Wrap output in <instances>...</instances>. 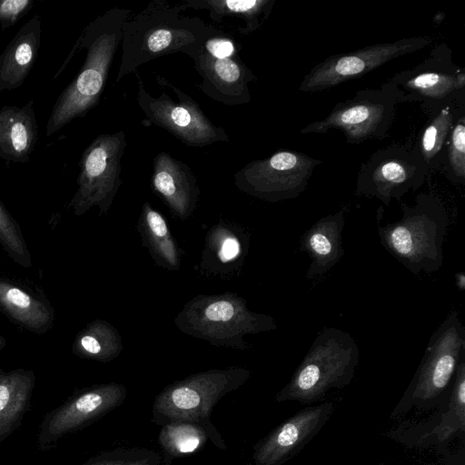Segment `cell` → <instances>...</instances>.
<instances>
[{
  "instance_id": "obj_18",
  "label": "cell",
  "mask_w": 465,
  "mask_h": 465,
  "mask_svg": "<svg viewBox=\"0 0 465 465\" xmlns=\"http://www.w3.org/2000/svg\"><path fill=\"white\" fill-rule=\"evenodd\" d=\"M193 60L194 69L202 77L200 89L205 95L226 105L251 102L249 84L257 77L241 60L239 54L218 58L202 49Z\"/></svg>"
},
{
  "instance_id": "obj_35",
  "label": "cell",
  "mask_w": 465,
  "mask_h": 465,
  "mask_svg": "<svg viewBox=\"0 0 465 465\" xmlns=\"http://www.w3.org/2000/svg\"><path fill=\"white\" fill-rule=\"evenodd\" d=\"M455 285L460 291L465 290V275L462 272L455 273Z\"/></svg>"
},
{
  "instance_id": "obj_29",
  "label": "cell",
  "mask_w": 465,
  "mask_h": 465,
  "mask_svg": "<svg viewBox=\"0 0 465 465\" xmlns=\"http://www.w3.org/2000/svg\"><path fill=\"white\" fill-rule=\"evenodd\" d=\"M457 103V102H455ZM448 104L438 111L421 132L416 147L429 170L437 167L440 155L447 143L458 113L454 104Z\"/></svg>"
},
{
  "instance_id": "obj_34",
  "label": "cell",
  "mask_w": 465,
  "mask_h": 465,
  "mask_svg": "<svg viewBox=\"0 0 465 465\" xmlns=\"http://www.w3.org/2000/svg\"><path fill=\"white\" fill-rule=\"evenodd\" d=\"M84 465H148L147 462L138 460V461H129V462H94V463H86Z\"/></svg>"
},
{
  "instance_id": "obj_8",
  "label": "cell",
  "mask_w": 465,
  "mask_h": 465,
  "mask_svg": "<svg viewBox=\"0 0 465 465\" xmlns=\"http://www.w3.org/2000/svg\"><path fill=\"white\" fill-rule=\"evenodd\" d=\"M127 147L124 131L96 136L82 153L77 190L69 203L74 214L98 207L106 214L121 185L122 158Z\"/></svg>"
},
{
  "instance_id": "obj_22",
  "label": "cell",
  "mask_w": 465,
  "mask_h": 465,
  "mask_svg": "<svg viewBox=\"0 0 465 465\" xmlns=\"http://www.w3.org/2000/svg\"><path fill=\"white\" fill-rule=\"evenodd\" d=\"M41 20L34 16L22 25L0 55V93L18 88L31 72L41 43Z\"/></svg>"
},
{
  "instance_id": "obj_6",
  "label": "cell",
  "mask_w": 465,
  "mask_h": 465,
  "mask_svg": "<svg viewBox=\"0 0 465 465\" xmlns=\"http://www.w3.org/2000/svg\"><path fill=\"white\" fill-rule=\"evenodd\" d=\"M463 358L465 328L459 312L452 311L430 336L418 369L390 419H398L412 409L428 410L443 403Z\"/></svg>"
},
{
  "instance_id": "obj_2",
  "label": "cell",
  "mask_w": 465,
  "mask_h": 465,
  "mask_svg": "<svg viewBox=\"0 0 465 465\" xmlns=\"http://www.w3.org/2000/svg\"><path fill=\"white\" fill-rule=\"evenodd\" d=\"M132 11L114 7L96 17L84 30L74 49L86 56L77 75L57 98L46 124V136L71 121L84 117L100 100L109 70L122 41L123 26Z\"/></svg>"
},
{
  "instance_id": "obj_32",
  "label": "cell",
  "mask_w": 465,
  "mask_h": 465,
  "mask_svg": "<svg viewBox=\"0 0 465 465\" xmlns=\"http://www.w3.org/2000/svg\"><path fill=\"white\" fill-rule=\"evenodd\" d=\"M447 162L450 179L464 183L465 179V115L463 110L454 123L447 140Z\"/></svg>"
},
{
  "instance_id": "obj_21",
  "label": "cell",
  "mask_w": 465,
  "mask_h": 465,
  "mask_svg": "<svg viewBox=\"0 0 465 465\" xmlns=\"http://www.w3.org/2000/svg\"><path fill=\"white\" fill-rule=\"evenodd\" d=\"M39 138L34 102L23 106L0 109V158L13 163H26Z\"/></svg>"
},
{
  "instance_id": "obj_28",
  "label": "cell",
  "mask_w": 465,
  "mask_h": 465,
  "mask_svg": "<svg viewBox=\"0 0 465 465\" xmlns=\"http://www.w3.org/2000/svg\"><path fill=\"white\" fill-rule=\"evenodd\" d=\"M123 348L118 331L104 320L89 322L76 334L72 344V351L74 355L102 362L115 359Z\"/></svg>"
},
{
  "instance_id": "obj_27",
  "label": "cell",
  "mask_w": 465,
  "mask_h": 465,
  "mask_svg": "<svg viewBox=\"0 0 465 465\" xmlns=\"http://www.w3.org/2000/svg\"><path fill=\"white\" fill-rule=\"evenodd\" d=\"M275 0H186L187 8L206 10L209 17L220 23L225 17L239 18L245 23L238 28L242 35L261 28L269 17Z\"/></svg>"
},
{
  "instance_id": "obj_11",
  "label": "cell",
  "mask_w": 465,
  "mask_h": 465,
  "mask_svg": "<svg viewBox=\"0 0 465 465\" xmlns=\"http://www.w3.org/2000/svg\"><path fill=\"white\" fill-rule=\"evenodd\" d=\"M321 163V160L300 152L279 150L242 166L233 175L234 184L241 192L262 201L292 199L306 189Z\"/></svg>"
},
{
  "instance_id": "obj_20",
  "label": "cell",
  "mask_w": 465,
  "mask_h": 465,
  "mask_svg": "<svg viewBox=\"0 0 465 465\" xmlns=\"http://www.w3.org/2000/svg\"><path fill=\"white\" fill-rule=\"evenodd\" d=\"M344 223L345 210L341 209L318 220L302 235L299 249L311 259L306 272L308 279L325 274L343 257Z\"/></svg>"
},
{
  "instance_id": "obj_33",
  "label": "cell",
  "mask_w": 465,
  "mask_h": 465,
  "mask_svg": "<svg viewBox=\"0 0 465 465\" xmlns=\"http://www.w3.org/2000/svg\"><path fill=\"white\" fill-rule=\"evenodd\" d=\"M34 2L32 0H0V24L5 29L15 25L29 9Z\"/></svg>"
},
{
  "instance_id": "obj_15",
  "label": "cell",
  "mask_w": 465,
  "mask_h": 465,
  "mask_svg": "<svg viewBox=\"0 0 465 465\" xmlns=\"http://www.w3.org/2000/svg\"><path fill=\"white\" fill-rule=\"evenodd\" d=\"M124 396V388L117 383L94 385L74 393L45 415L37 435L38 448H53L63 437L114 409Z\"/></svg>"
},
{
  "instance_id": "obj_19",
  "label": "cell",
  "mask_w": 465,
  "mask_h": 465,
  "mask_svg": "<svg viewBox=\"0 0 465 465\" xmlns=\"http://www.w3.org/2000/svg\"><path fill=\"white\" fill-rule=\"evenodd\" d=\"M152 185L173 215L186 220L193 214L200 188L187 163L160 152L153 161Z\"/></svg>"
},
{
  "instance_id": "obj_16",
  "label": "cell",
  "mask_w": 465,
  "mask_h": 465,
  "mask_svg": "<svg viewBox=\"0 0 465 465\" xmlns=\"http://www.w3.org/2000/svg\"><path fill=\"white\" fill-rule=\"evenodd\" d=\"M436 413L422 420L406 421L385 436L409 448H427L446 443L465 430V358L456 370L447 401Z\"/></svg>"
},
{
  "instance_id": "obj_31",
  "label": "cell",
  "mask_w": 465,
  "mask_h": 465,
  "mask_svg": "<svg viewBox=\"0 0 465 465\" xmlns=\"http://www.w3.org/2000/svg\"><path fill=\"white\" fill-rule=\"evenodd\" d=\"M204 440L205 435L202 430L184 421L168 424L160 434L162 445L173 454L194 451Z\"/></svg>"
},
{
  "instance_id": "obj_5",
  "label": "cell",
  "mask_w": 465,
  "mask_h": 465,
  "mask_svg": "<svg viewBox=\"0 0 465 465\" xmlns=\"http://www.w3.org/2000/svg\"><path fill=\"white\" fill-rule=\"evenodd\" d=\"M174 324L182 332L213 346L238 350L251 347L245 335L277 328L271 315L251 311L246 301L233 292L194 296L176 315Z\"/></svg>"
},
{
  "instance_id": "obj_4",
  "label": "cell",
  "mask_w": 465,
  "mask_h": 465,
  "mask_svg": "<svg viewBox=\"0 0 465 465\" xmlns=\"http://www.w3.org/2000/svg\"><path fill=\"white\" fill-rule=\"evenodd\" d=\"M359 360V347L348 331L323 328L275 400L302 404L322 401L330 390L342 389L351 383Z\"/></svg>"
},
{
  "instance_id": "obj_3",
  "label": "cell",
  "mask_w": 465,
  "mask_h": 465,
  "mask_svg": "<svg viewBox=\"0 0 465 465\" xmlns=\"http://www.w3.org/2000/svg\"><path fill=\"white\" fill-rule=\"evenodd\" d=\"M399 221L378 226L381 244L411 273H432L443 265L449 216L433 193H420L413 205L401 204Z\"/></svg>"
},
{
  "instance_id": "obj_7",
  "label": "cell",
  "mask_w": 465,
  "mask_h": 465,
  "mask_svg": "<svg viewBox=\"0 0 465 465\" xmlns=\"http://www.w3.org/2000/svg\"><path fill=\"white\" fill-rule=\"evenodd\" d=\"M134 73L137 79V104L151 124L164 129L187 146L204 147L230 141L224 129L215 125L195 100L166 78L155 74L157 84L171 89L177 100L164 93L153 96L144 88L138 70Z\"/></svg>"
},
{
  "instance_id": "obj_17",
  "label": "cell",
  "mask_w": 465,
  "mask_h": 465,
  "mask_svg": "<svg viewBox=\"0 0 465 465\" xmlns=\"http://www.w3.org/2000/svg\"><path fill=\"white\" fill-rule=\"evenodd\" d=\"M336 405L323 401L282 422L256 448L254 465H282L297 455L331 417Z\"/></svg>"
},
{
  "instance_id": "obj_12",
  "label": "cell",
  "mask_w": 465,
  "mask_h": 465,
  "mask_svg": "<svg viewBox=\"0 0 465 465\" xmlns=\"http://www.w3.org/2000/svg\"><path fill=\"white\" fill-rule=\"evenodd\" d=\"M396 101L382 89H362L346 101L338 103L323 119L309 124L300 134H326L341 131L347 143H361L383 139L395 118Z\"/></svg>"
},
{
  "instance_id": "obj_25",
  "label": "cell",
  "mask_w": 465,
  "mask_h": 465,
  "mask_svg": "<svg viewBox=\"0 0 465 465\" xmlns=\"http://www.w3.org/2000/svg\"><path fill=\"white\" fill-rule=\"evenodd\" d=\"M35 381L32 370H0V444L21 426Z\"/></svg>"
},
{
  "instance_id": "obj_23",
  "label": "cell",
  "mask_w": 465,
  "mask_h": 465,
  "mask_svg": "<svg viewBox=\"0 0 465 465\" xmlns=\"http://www.w3.org/2000/svg\"><path fill=\"white\" fill-rule=\"evenodd\" d=\"M0 311L14 323L37 334L49 331L54 321V309L48 301L1 277Z\"/></svg>"
},
{
  "instance_id": "obj_26",
  "label": "cell",
  "mask_w": 465,
  "mask_h": 465,
  "mask_svg": "<svg viewBox=\"0 0 465 465\" xmlns=\"http://www.w3.org/2000/svg\"><path fill=\"white\" fill-rule=\"evenodd\" d=\"M142 245L145 247L155 264L168 271H178L181 267V250L170 229L151 203L145 202L137 222Z\"/></svg>"
},
{
  "instance_id": "obj_9",
  "label": "cell",
  "mask_w": 465,
  "mask_h": 465,
  "mask_svg": "<svg viewBox=\"0 0 465 465\" xmlns=\"http://www.w3.org/2000/svg\"><path fill=\"white\" fill-rule=\"evenodd\" d=\"M464 88L465 70L454 64L446 45L435 47L421 64L396 74L381 86L396 103H422L436 111L463 97Z\"/></svg>"
},
{
  "instance_id": "obj_24",
  "label": "cell",
  "mask_w": 465,
  "mask_h": 465,
  "mask_svg": "<svg viewBox=\"0 0 465 465\" xmlns=\"http://www.w3.org/2000/svg\"><path fill=\"white\" fill-rule=\"evenodd\" d=\"M249 238L236 224L220 221L206 234L202 254V272L228 273L242 266L248 252Z\"/></svg>"
},
{
  "instance_id": "obj_30",
  "label": "cell",
  "mask_w": 465,
  "mask_h": 465,
  "mask_svg": "<svg viewBox=\"0 0 465 465\" xmlns=\"http://www.w3.org/2000/svg\"><path fill=\"white\" fill-rule=\"evenodd\" d=\"M0 244L18 265L30 268L32 256L21 228L0 200Z\"/></svg>"
},
{
  "instance_id": "obj_36",
  "label": "cell",
  "mask_w": 465,
  "mask_h": 465,
  "mask_svg": "<svg viewBox=\"0 0 465 465\" xmlns=\"http://www.w3.org/2000/svg\"><path fill=\"white\" fill-rule=\"evenodd\" d=\"M6 345V340L0 332V351L3 350Z\"/></svg>"
},
{
  "instance_id": "obj_13",
  "label": "cell",
  "mask_w": 465,
  "mask_h": 465,
  "mask_svg": "<svg viewBox=\"0 0 465 465\" xmlns=\"http://www.w3.org/2000/svg\"><path fill=\"white\" fill-rule=\"evenodd\" d=\"M429 168L417 148L393 144L375 152L361 166L355 194L374 197L389 205L400 201L411 190L419 189L429 174Z\"/></svg>"
},
{
  "instance_id": "obj_14",
  "label": "cell",
  "mask_w": 465,
  "mask_h": 465,
  "mask_svg": "<svg viewBox=\"0 0 465 465\" xmlns=\"http://www.w3.org/2000/svg\"><path fill=\"white\" fill-rule=\"evenodd\" d=\"M433 42L430 35L376 44L325 58L304 76L298 90L314 93L361 77L391 60L423 49Z\"/></svg>"
},
{
  "instance_id": "obj_10",
  "label": "cell",
  "mask_w": 465,
  "mask_h": 465,
  "mask_svg": "<svg viewBox=\"0 0 465 465\" xmlns=\"http://www.w3.org/2000/svg\"><path fill=\"white\" fill-rule=\"evenodd\" d=\"M250 375V371L240 367L191 375L170 384L157 396L154 413L174 422L205 420L214 404L226 392L242 385Z\"/></svg>"
},
{
  "instance_id": "obj_1",
  "label": "cell",
  "mask_w": 465,
  "mask_h": 465,
  "mask_svg": "<svg viewBox=\"0 0 465 465\" xmlns=\"http://www.w3.org/2000/svg\"><path fill=\"white\" fill-rule=\"evenodd\" d=\"M184 2L170 5L154 0L123 26L122 54L116 83L139 66L172 54L183 53L194 59L204 42L220 29L196 16L183 15Z\"/></svg>"
}]
</instances>
